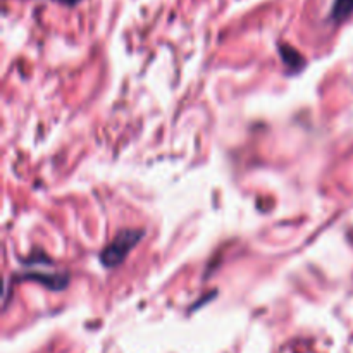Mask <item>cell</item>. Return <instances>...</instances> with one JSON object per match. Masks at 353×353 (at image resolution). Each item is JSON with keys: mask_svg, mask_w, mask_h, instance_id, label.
<instances>
[{"mask_svg": "<svg viewBox=\"0 0 353 353\" xmlns=\"http://www.w3.org/2000/svg\"><path fill=\"white\" fill-rule=\"evenodd\" d=\"M145 230H123L100 252L99 261L105 269H116L128 259L138 243L143 240Z\"/></svg>", "mask_w": 353, "mask_h": 353, "instance_id": "1", "label": "cell"}, {"mask_svg": "<svg viewBox=\"0 0 353 353\" xmlns=\"http://www.w3.org/2000/svg\"><path fill=\"white\" fill-rule=\"evenodd\" d=\"M21 281H34L50 292H62L68 288L69 276L65 272H23Z\"/></svg>", "mask_w": 353, "mask_h": 353, "instance_id": "2", "label": "cell"}, {"mask_svg": "<svg viewBox=\"0 0 353 353\" xmlns=\"http://www.w3.org/2000/svg\"><path fill=\"white\" fill-rule=\"evenodd\" d=\"M279 55H281L283 64L288 68V71L292 74H296V72H300L305 68V59H303V55L296 48H293L292 45H279Z\"/></svg>", "mask_w": 353, "mask_h": 353, "instance_id": "3", "label": "cell"}, {"mask_svg": "<svg viewBox=\"0 0 353 353\" xmlns=\"http://www.w3.org/2000/svg\"><path fill=\"white\" fill-rule=\"evenodd\" d=\"M353 14V0H334L333 7H331L330 19L333 23H343Z\"/></svg>", "mask_w": 353, "mask_h": 353, "instance_id": "4", "label": "cell"}, {"mask_svg": "<svg viewBox=\"0 0 353 353\" xmlns=\"http://www.w3.org/2000/svg\"><path fill=\"white\" fill-rule=\"evenodd\" d=\"M55 2H59V3H64V6H69V7H72V6H76V3H79V2H81V0H55Z\"/></svg>", "mask_w": 353, "mask_h": 353, "instance_id": "5", "label": "cell"}]
</instances>
